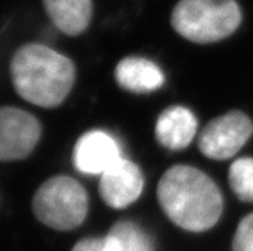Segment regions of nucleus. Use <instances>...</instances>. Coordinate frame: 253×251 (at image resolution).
<instances>
[{"mask_svg": "<svg viewBox=\"0 0 253 251\" xmlns=\"http://www.w3.org/2000/svg\"><path fill=\"white\" fill-rule=\"evenodd\" d=\"M144 187V178L135 163L121 158L100 177L99 194L113 209H124L134 203Z\"/></svg>", "mask_w": 253, "mask_h": 251, "instance_id": "nucleus-7", "label": "nucleus"}, {"mask_svg": "<svg viewBox=\"0 0 253 251\" xmlns=\"http://www.w3.org/2000/svg\"><path fill=\"white\" fill-rule=\"evenodd\" d=\"M108 235L119 242L121 251H153V244L147 232L128 220L115 223Z\"/></svg>", "mask_w": 253, "mask_h": 251, "instance_id": "nucleus-12", "label": "nucleus"}, {"mask_svg": "<svg viewBox=\"0 0 253 251\" xmlns=\"http://www.w3.org/2000/svg\"><path fill=\"white\" fill-rule=\"evenodd\" d=\"M72 251H121L119 242L111 235L98 239H84L77 242Z\"/></svg>", "mask_w": 253, "mask_h": 251, "instance_id": "nucleus-15", "label": "nucleus"}, {"mask_svg": "<svg viewBox=\"0 0 253 251\" xmlns=\"http://www.w3.org/2000/svg\"><path fill=\"white\" fill-rule=\"evenodd\" d=\"M89 199L75 178L54 176L38 188L32 212L42 224L57 231H71L85 220Z\"/></svg>", "mask_w": 253, "mask_h": 251, "instance_id": "nucleus-4", "label": "nucleus"}, {"mask_svg": "<svg viewBox=\"0 0 253 251\" xmlns=\"http://www.w3.org/2000/svg\"><path fill=\"white\" fill-rule=\"evenodd\" d=\"M198 128V122L189 109L175 105L165 109L156 123V137L164 147L183 150L189 146Z\"/></svg>", "mask_w": 253, "mask_h": 251, "instance_id": "nucleus-9", "label": "nucleus"}, {"mask_svg": "<svg viewBox=\"0 0 253 251\" xmlns=\"http://www.w3.org/2000/svg\"><path fill=\"white\" fill-rule=\"evenodd\" d=\"M42 136V126L31 113L13 107L0 108V162L25 159Z\"/></svg>", "mask_w": 253, "mask_h": 251, "instance_id": "nucleus-6", "label": "nucleus"}, {"mask_svg": "<svg viewBox=\"0 0 253 251\" xmlns=\"http://www.w3.org/2000/svg\"><path fill=\"white\" fill-rule=\"evenodd\" d=\"M116 81L122 89L136 94H145L160 89L165 76L157 64L140 57L122 59L115 71Z\"/></svg>", "mask_w": 253, "mask_h": 251, "instance_id": "nucleus-10", "label": "nucleus"}, {"mask_svg": "<svg viewBox=\"0 0 253 251\" xmlns=\"http://www.w3.org/2000/svg\"><path fill=\"white\" fill-rule=\"evenodd\" d=\"M160 205L180 228L203 232L212 228L222 214V195L205 172L190 166H173L160 179Z\"/></svg>", "mask_w": 253, "mask_h": 251, "instance_id": "nucleus-1", "label": "nucleus"}, {"mask_svg": "<svg viewBox=\"0 0 253 251\" xmlns=\"http://www.w3.org/2000/svg\"><path fill=\"white\" fill-rule=\"evenodd\" d=\"M233 251H253V213L244 216L238 224Z\"/></svg>", "mask_w": 253, "mask_h": 251, "instance_id": "nucleus-14", "label": "nucleus"}, {"mask_svg": "<svg viewBox=\"0 0 253 251\" xmlns=\"http://www.w3.org/2000/svg\"><path fill=\"white\" fill-rule=\"evenodd\" d=\"M229 184L242 201L253 203V158H241L229 169Z\"/></svg>", "mask_w": 253, "mask_h": 251, "instance_id": "nucleus-13", "label": "nucleus"}, {"mask_svg": "<svg viewBox=\"0 0 253 251\" xmlns=\"http://www.w3.org/2000/svg\"><path fill=\"white\" fill-rule=\"evenodd\" d=\"M75 76L71 59L42 44L23 45L10 62V78L17 94L42 108L62 104L74 86Z\"/></svg>", "mask_w": 253, "mask_h": 251, "instance_id": "nucleus-2", "label": "nucleus"}, {"mask_svg": "<svg viewBox=\"0 0 253 251\" xmlns=\"http://www.w3.org/2000/svg\"><path fill=\"white\" fill-rule=\"evenodd\" d=\"M44 9L58 30L66 35H80L93 16V0H42Z\"/></svg>", "mask_w": 253, "mask_h": 251, "instance_id": "nucleus-11", "label": "nucleus"}, {"mask_svg": "<svg viewBox=\"0 0 253 251\" xmlns=\"http://www.w3.org/2000/svg\"><path fill=\"white\" fill-rule=\"evenodd\" d=\"M252 134L250 117L241 110H231L206 124L199 135L198 147L210 159L226 160L244 146Z\"/></svg>", "mask_w": 253, "mask_h": 251, "instance_id": "nucleus-5", "label": "nucleus"}, {"mask_svg": "<svg viewBox=\"0 0 253 251\" xmlns=\"http://www.w3.org/2000/svg\"><path fill=\"white\" fill-rule=\"evenodd\" d=\"M242 18L235 0H179L171 13V26L189 41L211 44L233 35Z\"/></svg>", "mask_w": 253, "mask_h": 251, "instance_id": "nucleus-3", "label": "nucleus"}, {"mask_svg": "<svg viewBox=\"0 0 253 251\" xmlns=\"http://www.w3.org/2000/svg\"><path fill=\"white\" fill-rule=\"evenodd\" d=\"M120 159L119 143L104 131H89L75 145V167L84 175H103Z\"/></svg>", "mask_w": 253, "mask_h": 251, "instance_id": "nucleus-8", "label": "nucleus"}]
</instances>
